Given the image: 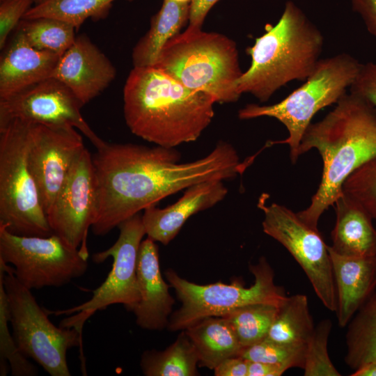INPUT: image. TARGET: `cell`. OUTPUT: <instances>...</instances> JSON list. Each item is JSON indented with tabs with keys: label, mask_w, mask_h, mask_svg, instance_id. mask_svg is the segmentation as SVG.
Here are the masks:
<instances>
[{
	"label": "cell",
	"mask_w": 376,
	"mask_h": 376,
	"mask_svg": "<svg viewBox=\"0 0 376 376\" xmlns=\"http://www.w3.org/2000/svg\"><path fill=\"white\" fill-rule=\"evenodd\" d=\"M175 148L104 141L92 155L97 207L92 230L105 235L163 198L206 180H231L243 171L235 148L221 141L206 156L180 163Z\"/></svg>",
	"instance_id": "6da1fadb"
},
{
	"label": "cell",
	"mask_w": 376,
	"mask_h": 376,
	"mask_svg": "<svg viewBox=\"0 0 376 376\" xmlns=\"http://www.w3.org/2000/svg\"><path fill=\"white\" fill-rule=\"evenodd\" d=\"M311 149L322 157V178L309 205L297 213L308 226L318 229L320 217L343 194L348 177L376 159L375 108L359 95L346 93L332 111L311 123L304 132L299 157Z\"/></svg>",
	"instance_id": "7a4b0ae2"
},
{
	"label": "cell",
	"mask_w": 376,
	"mask_h": 376,
	"mask_svg": "<svg viewBox=\"0 0 376 376\" xmlns=\"http://www.w3.org/2000/svg\"><path fill=\"white\" fill-rule=\"evenodd\" d=\"M123 102L132 133L169 148L196 141L212 122L216 102L154 66L134 67L124 86Z\"/></svg>",
	"instance_id": "3957f363"
},
{
	"label": "cell",
	"mask_w": 376,
	"mask_h": 376,
	"mask_svg": "<svg viewBox=\"0 0 376 376\" xmlns=\"http://www.w3.org/2000/svg\"><path fill=\"white\" fill-rule=\"evenodd\" d=\"M247 48L251 63L237 81L239 95L250 93L267 102L280 88L305 81L320 61L324 37L294 2L285 3L279 22Z\"/></svg>",
	"instance_id": "277c9868"
},
{
	"label": "cell",
	"mask_w": 376,
	"mask_h": 376,
	"mask_svg": "<svg viewBox=\"0 0 376 376\" xmlns=\"http://www.w3.org/2000/svg\"><path fill=\"white\" fill-rule=\"evenodd\" d=\"M153 66L216 102H233L240 97L236 86L243 72L237 45L223 34L186 29L166 43Z\"/></svg>",
	"instance_id": "5b68a950"
},
{
	"label": "cell",
	"mask_w": 376,
	"mask_h": 376,
	"mask_svg": "<svg viewBox=\"0 0 376 376\" xmlns=\"http://www.w3.org/2000/svg\"><path fill=\"white\" fill-rule=\"evenodd\" d=\"M361 64L346 53L320 58L305 82L281 101L271 105L248 104L239 110L238 117L249 120L266 116L281 122L288 136L270 144H287L291 162L295 163L301 139L314 116L347 93Z\"/></svg>",
	"instance_id": "8992f818"
},
{
	"label": "cell",
	"mask_w": 376,
	"mask_h": 376,
	"mask_svg": "<svg viewBox=\"0 0 376 376\" xmlns=\"http://www.w3.org/2000/svg\"><path fill=\"white\" fill-rule=\"evenodd\" d=\"M249 270L254 276L252 285L246 288L235 279L230 283L217 282L200 285L180 276L172 269L165 272L169 284L175 290L180 307L170 316L167 328L182 331L208 317L224 316L236 308L254 304H267L281 307L288 296L283 288L274 283V272L265 257L260 258Z\"/></svg>",
	"instance_id": "52a82bcc"
},
{
	"label": "cell",
	"mask_w": 376,
	"mask_h": 376,
	"mask_svg": "<svg viewBox=\"0 0 376 376\" xmlns=\"http://www.w3.org/2000/svg\"><path fill=\"white\" fill-rule=\"evenodd\" d=\"M26 121L0 125V226L22 236L53 234L29 169Z\"/></svg>",
	"instance_id": "ba28073f"
},
{
	"label": "cell",
	"mask_w": 376,
	"mask_h": 376,
	"mask_svg": "<svg viewBox=\"0 0 376 376\" xmlns=\"http://www.w3.org/2000/svg\"><path fill=\"white\" fill-rule=\"evenodd\" d=\"M13 337L20 352L31 358L52 376H70L66 354L81 347V334L75 328L55 326L31 290L15 277L13 268L0 260Z\"/></svg>",
	"instance_id": "9c48e42d"
},
{
	"label": "cell",
	"mask_w": 376,
	"mask_h": 376,
	"mask_svg": "<svg viewBox=\"0 0 376 376\" xmlns=\"http://www.w3.org/2000/svg\"><path fill=\"white\" fill-rule=\"evenodd\" d=\"M118 228L120 233L116 242L93 256V262L97 264L112 257L113 264L105 281L93 291L92 297L78 306L48 312L56 315H71L61 321L60 327L75 328L81 334L86 320L97 311L121 304L132 311L139 303L136 263L139 246L146 235L142 216L138 213L123 221Z\"/></svg>",
	"instance_id": "30bf717a"
},
{
	"label": "cell",
	"mask_w": 376,
	"mask_h": 376,
	"mask_svg": "<svg viewBox=\"0 0 376 376\" xmlns=\"http://www.w3.org/2000/svg\"><path fill=\"white\" fill-rule=\"evenodd\" d=\"M88 258L56 235H17L0 226V260L12 265L17 279L30 290L61 287L83 276Z\"/></svg>",
	"instance_id": "8fae6325"
},
{
	"label": "cell",
	"mask_w": 376,
	"mask_h": 376,
	"mask_svg": "<svg viewBox=\"0 0 376 376\" xmlns=\"http://www.w3.org/2000/svg\"><path fill=\"white\" fill-rule=\"evenodd\" d=\"M268 195L260 196L258 207L263 211V230L281 244L296 260L307 276L323 305L336 312L337 297L331 260L318 229L305 224L287 207L267 203Z\"/></svg>",
	"instance_id": "7c38bea8"
},
{
	"label": "cell",
	"mask_w": 376,
	"mask_h": 376,
	"mask_svg": "<svg viewBox=\"0 0 376 376\" xmlns=\"http://www.w3.org/2000/svg\"><path fill=\"white\" fill-rule=\"evenodd\" d=\"M84 105L63 83L49 77L0 99V125L13 119L79 130L97 148L104 141L90 127L81 113Z\"/></svg>",
	"instance_id": "4fadbf2b"
},
{
	"label": "cell",
	"mask_w": 376,
	"mask_h": 376,
	"mask_svg": "<svg viewBox=\"0 0 376 376\" xmlns=\"http://www.w3.org/2000/svg\"><path fill=\"white\" fill-rule=\"evenodd\" d=\"M28 123L27 164L47 214L85 146L73 127Z\"/></svg>",
	"instance_id": "5bb4252c"
},
{
	"label": "cell",
	"mask_w": 376,
	"mask_h": 376,
	"mask_svg": "<svg viewBox=\"0 0 376 376\" xmlns=\"http://www.w3.org/2000/svg\"><path fill=\"white\" fill-rule=\"evenodd\" d=\"M96 207L97 186L92 155L85 147L46 214L53 234L88 256L87 235L95 217Z\"/></svg>",
	"instance_id": "9a60e30c"
},
{
	"label": "cell",
	"mask_w": 376,
	"mask_h": 376,
	"mask_svg": "<svg viewBox=\"0 0 376 376\" xmlns=\"http://www.w3.org/2000/svg\"><path fill=\"white\" fill-rule=\"evenodd\" d=\"M115 66L85 35L60 57L52 77L63 83L83 105L98 96L114 80Z\"/></svg>",
	"instance_id": "2e32d148"
},
{
	"label": "cell",
	"mask_w": 376,
	"mask_h": 376,
	"mask_svg": "<svg viewBox=\"0 0 376 376\" xmlns=\"http://www.w3.org/2000/svg\"><path fill=\"white\" fill-rule=\"evenodd\" d=\"M227 194L228 189L220 180L203 181L188 187L175 203L165 208L154 205L144 210L142 221L146 235L154 242L167 245L191 216L215 205Z\"/></svg>",
	"instance_id": "e0dca14e"
},
{
	"label": "cell",
	"mask_w": 376,
	"mask_h": 376,
	"mask_svg": "<svg viewBox=\"0 0 376 376\" xmlns=\"http://www.w3.org/2000/svg\"><path fill=\"white\" fill-rule=\"evenodd\" d=\"M136 277L140 300L132 311L136 324L143 329H164L168 326L175 299L161 273L158 247L149 237L139 246Z\"/></svg>",
	"instance_id": "ac0fdd59"
},
{
	"label": "cell",
	"mask_w": 376,
	"mask_h": 376,
	"mask_svg": "<svg viewBox=\"0 0 376 376\" xmlns=\"http://www.w3.org/2000/svg\"><path fill=\"white\" fill-rule=\"evenodd\" d=\"M3 49L0 59V99L52 77L60 55L36 49L20 29Z\"/></svg>",
	"instance_id": "d6986e66"
},
{
	"label": "cell",
	"mask_w": 376,
	"mask_h": 376,
	"mask_svg": "<svg viewBox=\"0 0 376 376\" xmlns=\"http://www.w3.org/2000/svg\"><path fill=\"white\" fill-rule=\"evenodd\" d=\"M328 250L336 291L338 324L344 327L376 290V256H343L330 246Z\"/></svg>",
	"instance_id": "ffe728a7"
},
{
	"label": "cell",
	"mask_w": 376,
	"mask_h": 376,
	"mask_svg": "<svg viewBox=\"0 0 376 376\" xmlns=\"http://www.w3.org/2000/svg\"><path fill=\"white\" fill-rule=\"evenodd\" d=\"M334 205L336 223L331 231V249L346 256H376V229L370 214L343 192Z\"/></svg>",
	"instance_id": "44dd1931"
},
{
	"label": "cell",
	"mask_w": 376,
	"mask_h": 376,
	"mask_svg": "<svg viewBox=\"0 0 376 376\" xmlns=\"http://www.w3.org/2000/svg\"><path fill=\"white\" fill-rule=\"evenodd\" d=\"M198 356V366L214 370L224 359L240 356L243 347L224 316L205 318L185 329Z\"/></svg>",
	"instance_id": "7402d4cb"
},
{
	"label": "cell",
	"mask_w": 376,
	"mask_h": 376,
	"mask_svg": "<svg viewBox=\"0 0 376 376\" xmlns=\"http://www.w3.org/2000/svg\"><path fill=\"white\" fill-rule=\"evenodd\" d=\"M189 3L164 0L159 10L151 18L149 30L132 50L134 67L153 66L166 43L189 22Z\"/></svg>",
	"instance_id": "603a6c76"
},
{
	"label": "cell",
	"mask_w": 376,
	"mask_h": 376,
	"mask_svg": "<svg viewBox=\"0 0 376 376\" xmlns=\"http://www.w3.org/2000/svg\"><path fill=\"white\" fill-rule=\"evenodd\" d=\"M198 356L185 330L164 350H146L140 366L146 376H196Z\"/></svg>",
	"instance_id": "cb8c5ba5"
},
{
	"label": "cell",
	"mask_w": 376,
	"mask_h": 376,
	"mask_svg": "<svg viewBox=\"0 0 376 376\" xmlns=\"http://www.w3.org/2000/svg\"><path fill=\"white\" fill-rule=\"evenodd\" d=\"M347 325L345 362L355 370L376 361V290Z\"/></svg>",
	"instance_id": "d4e9b609"
},
{
	"label": "cell",
	"mask_w": 376,
	"mask_h": 376,
	"mask_svg": "<svg viewBox=\"0 0 376 376\" xmlns=\"http://www.w3.org/2000/svg\"><path fill=\"white\" fill-rule=\"evenodd\" d=\"M314 329L307 296L296 294L288 297L279 308L265 339L281 343L306 344Z\"/></svg>",
	"instance_id": "484cf974"
},
{
	"label": "cell",
	"mask_w": 376,
	"mask_h": 376,
	"mask_svg": "<svg viewBox=\"0 0 376 376\" xmlns=\"http://www.w3.org/2000/svg\"><path fill=\"white\" fill-rule=\"evenodd\" d=\"M114 1L48 0L31 8L23 19L56 18L71 24L78 30L88 19L100 20L106 18Z\"/></svg>",
	"instance_id": "4316f807"
},
{
	"label": "cell",
	"mask_w": 376,
	"mask_h": 376,
	"mask_svg": "<svg viewBox=\"0 0 376 376\" xmlns=\"http://www.w3.org/2000/svg\"><path fill=\"white\" fill-rule=\"evenodd\" d=\"M17 28L36 49L60 56L70 47L77 37L73 25L48 17L22 19Z\"/></svg>",
	"instance_id": "83f0119b"
},
{
	"label": "cell",
	"mask_w": 376,
	"mask_h": 376,
	"mask_svg": "<svg viewBox=\"0 0 376 376\" xmlns=\"http://www.w3.org/2000/svg\"><path fill=\"white\" fill-rule=\"evenodd\" d=\"M279 308L267 304H254L236 308L224 317L231 324L244 349L266 338Z\"/></svg>",
	"instance_id": "f1b7e54d"
},
{
	"label": "cell",
	"mask_w": 376,
	"mask_h": 376,
	"mask_svg": "<svg viewBox=\"0 0 376 376\" xmlns=\"http://www.w3.org/2000/svg\"><path fill=\"white\" fill-rule=\"evenodd\" d=\"M9 311L2 278L0 277V375L8 374V366L13 375H38L36 366L28 361L17 348L8 331Z\"/></svg>",
	"instance_id": "f546056e"
},
{
	"label": "cell",
	"mask_w": 376,
	"mask_h": 376,
	"mask_svg": "<svg viewBox=\"0 0 376 376\" xmlns=\"http://www.w3.org/2000/svg\"><path fill=\"white\" fill-rule=\"evenodd\" d=\"M306 344L281 343L267 339L244 348L240 356L247 361L280 365L285 368H300L305 364Z\"/></svg>",
	"instance_id": "4dcf8cb0"
},
{
	"label": "cell",
	"mask_w": 376,
	"mask_h": 376,
	"mask_svg": "<svg viewBox=\"0 0 376 376\" xmlns=\"http://www.w3.org/2000/svg\"><path fill=\"white\" fill-rule=\"evenodd\" d=\"M332 323L324 319L315 327L306 343L304 375L340 376L328 352V340Z\"/></svg>",
	"instance_id": "1f68e13d"
},
{
	"label": "cell",
	"mask_w": 376,
	"mask_h": 376,
	"mask_svg": "<svg viewBox=\"0 0 376 376\" xmlns=\"http://www.w3.org/2000/svg\"><path fill=\"white\" fill-rule=\"evenodd\" d=\"M343 192L358 201L376 219V159L352 173L343 184Z\"/></svg>",
	"instance_id": "d6a6232c"
},
{
	"label": "cell",
	"mask_w": 376,
	"mask_h": 376,
	"mask_svg": "<svg viewBox=\"0 0 376 376\" xmlns=\"http://www.w3.org/2000/svg\"><path fill=\"white\" fill-rule=\"evenodd\" d=\"M34 4L33 0L0 1V49H3L8 38L15 30L25 14Z\"/></svg>",
	"instance_id": "836d02e7"
},
{
	"label": "cell",
	"mask_w": 376,
	"mask_h": 376,
	"mask_svg": "<svg viewBox=\"0 0 376 376\" xmlns=\"http://www.w3.org/2000/svg\"><path fill=\"white\" fill-rule=\"evenodd\" d=\"M349 90L368 102L376 109V63L361 64Z\"/></svg>",
	"instance_id": "e575fe53"
},
{
	"label": "cell",
	"mask_w": 376,
	"mask_h": 376,
	"mask_svg": "<svg viewBox=\"0 0 376 376\" xmlns=\"http://www.w3.org/2000/svg\"><path fill=\"white\" fill-rule=\"evenodd\" d=\"M352 10L362 19L368 31L376 39V0H350Z\"/></svg>",
	"instance_id": "d590c367"
},
{
	"label": "cell",
	"mask_w": 376,
	"mask_h": 376,
	"mask_svg": "<svg viewBox=\"0 0 376 376\" xmlns=\"http://www.w3.org/2000/svg\"><path fill=\"white\" fill-rule=\"evenodd\" d=\"M219 1L194 0L190 3L189 26L187 29L201 30L208 12Z\"/></svg>",
	"instance_id": "8d00e7d4"
},
{
	"label": "cell",
	"mask_w": 376,
	"mask_h": 376,
	"mask_svg": "<svg viewBox=\"0 0 376 376\" xmlns=\"http://www.w3.org/2000/svg\"><path fill=\"white\" fill-rule=\"evenodd\" d=\"M215 376H247L248 361L240 356L228 357L217 365Z\"/></svg>",
	"instance_id": "74e56055"
},
{
	"label": "cell",
	"mask_w": 376,
	"mask_h": 376,
	"mask_svg": "<svg viewBox=\"0 0 376 376\" xmlns=\"http://www.w3.org/2000/svg\"><path fill=\"white\" fill-rule=\"evenodd\" d=\"M286 370L278 364L248 361L247 376H280Z\"/></svg>",
	"instance_id": "f35d334b"
},
{
	"label": "cell",
	"mask_w": 376,
	"mask_h": 376,
	"mask_svg": "<svg viewBox=\"0 0 376 376\" xmlns=\"http://www.w3.org/2000/svg\"><path fill=\"white\" fill-rule=\"evenodd\" d=\"M352 376H376V361L355 370Z\"/></svg>",
	"instance_id": "ab89813d"
},
{
	"label": "cell",
	"mask_w": 376,
	"mask_h": 376,
	"mask_svg": "<svg viewBox=\"0 0 376 376\" xmlns=\"http://www.w3.org/2000/svg\"><path fill=\"white\" fill-rule=\"evenodd\" d=\"M174 1L178 3H191L194 0H171Z\"/></svg>",
	"instance_id": "60d3db41"
},
{
	"label": "cell",
	"mask_w": 376,
	"mask_h": 376,
	"mask_svg": "<svg viewBox=\"0 0 376 376\" xmlns=\"http://www.w3.org/2000/svg\"><path fill=\"white\" fill-rule=\"evenodd\" d=\"M1 1V0H0ZM33 2H34V6L36 5H38V4H40V3H42L48 0H33Z\"/></svg>",
	"instance_id": "b9f144b4"
}]
</instances>
